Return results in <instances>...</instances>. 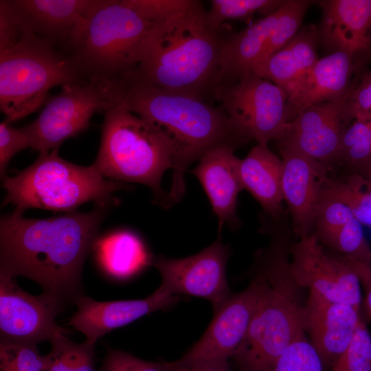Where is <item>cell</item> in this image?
Here are the masks:
<instances>
[{"label":"cell","mask_w":371,"mask_h":371,"mask_svg":"<svg viewBox=\"0 0 371 371\" xmlns=\"http://www.w3.org/2000/svg\"><path fill=\"white\" fill-rule=\"evenodd\" d=\"M109 205L47 218L14 210L0 219V274L25 276L65 305L81 294L85 260Z\"/></svg>","instance_id":"6da1fadb"},{"label":"cell","mask_w":371,"mask_h":371,"mask_svg":"<svg viewBox=\"0 0 371 371\" xmlns=\"http://www.w3.org/2000/svg\"><path fill=\"white\" fill-rule=\"evenodd\" d=\"M268 247L255 255L251 278L259 289L246 337L232 359L238 371H273L284 350L305 336L302 290L290 265L291 229L287 224L265 229Z\"/></svg>","instance_id":"7a4b0ae2"},{"label":"cell","mask_w":371,"mask_h":371,"mask_svg":"<svg viewBox=\"0 0 371 371\" xmlns=\"http://www.w3.org/2000/svg\"><path fill=\"white\" fill-rule=\"evenodd\" d=\"M120 103L160 131L172 144L170 205L183 196L184 172L191 164L215 148L236 150L251 140L234 125L221 106L198 96L129 80Z\"/></svg>","instance_id":"3957f363"},{"label":"cell","mask_w":371,"mask_h":371,"mask_svg":"<svg viewBox=\"0 0 371 371\" xmlns=\"http://www.w3.org/2000/svg\"><path fill=\"white\" fill-rule=\"evenodd\" d=\"M201 2L159 23L129 80L207 100L214 96L225 38L208 24Z\"/></svg>","instance_id":"277c9868"},{"label":"cell","mask_w":371,"mask_h":371,"mask_svg":"<svg viewBox=\"0 0 371 371\" xmlns=\"http://www.w3.org/2000/svg\"><path fill=\"white\" fill-rule=\"evenodd\" d=\"M157 24L143 17L125 0H104L85 20L65 53L87 79L128 81Z\"/></svg>","instance_id":"5b68a950"},{"label":"cell","mask_w":371,"mask_h":371,"mask_svg":"<svg viewBox=\"0 0 371 371\" xmlns=\"http://www.w3.org/2000/svg\"><path fill=\"white\" fill-rule=\"evenodd\" d=\"M103 114L100 148L93 165L108 179L148 186L153 201L169 207L168 195L161 181L165 171L172 168L170 141L120 102Z\"/></svg>","instance_id":"8992f818"},{"label":"cell","mask_w":371,"mask_h":371,"mask_svg":"<svg viewBox=\"0 0 371 371\" xmlns=\"http://www.w3.org/2000/svg\"><path fill=\"white\" fill-rule=\"evenodd\" d=\"M1 179L6 190L3 205L12 203L23 213L29 208L72 212L88 201L108 205L113 201V192L128 189L123 182L106 179L93 165L82 166L65 160L58 148L39 153L29 167Z\"/></svg>","instance_id":"52a82bcc"},{"label":"cell","mask_w":371,"mask_h":371,"mask_svg":"<svg viewBox=\"0 0 371 371\" xmlns=\"http://www.w3.org/2000/svg\"><path fill=\"white\" fill-rule=\"evenodd\" d=\"M84 79L64 52L33 34L0 52V109L12 123L38 111L49 91Z\"/></svg>","instance_id":"ba28073f"},{"label":"cell","mask_w":371,"mask_h":371,"mask_svg":"<svg viewBox=\"0 0 371 371\" xmlns=\"http://www.w3.org/2000/svg\"><path fill=\"white\" fill-rule=\"evenodd\" d=\"M124 83L84 79L62 87L46 101L37 118L25 126L31 148L47 153L86 130L93 114L120 101Z\"/></svg>","instance_id":"9c48e42d"},{"label":"cell","mask_w":371,"mask_h":371,"mask_svg":"<svg viewBox=\"0 0 371 371\" xmlns=\"http://www.w3.org/2000/svg\"><path fill=\"white\" fill-rule=\"evenodd\" d=\"M214 98L243 133L258 144L277 142L287 124V98L271 81L250 73L235 84L217 87Z\"/></svg>","instance_id":"30bf717a"},{"label":"cell","mask_w":371,"mask_h":371,"mask_svg":"<svg viewBox=\"0 0 371 371\" xmlns=\"http://www.w3.org/2000/svg\"><path fill=\"white\" fill-rule=\"evenodd\" d=\"M230 254L220 238L200 252L185 258L163 256L153 258L150 265L159 272V287L172 295H187L208 300L216 312L231 296L226 278Z\"/></svg>","instance_id":"8fae6325"},{"label":"cell","mask_w":371,"mask_h":371,"mask_svg":"<svg viewBox=\"0 0 371 371\" xmlns=\"http://www.w3.org/2000/svg\"><path fill=\"white\" fill-rule=\"evenodd\" d=\"M290 265L295 280L304 289L361 308L359 269L324 248L313 234L291 243Z\"/></svg>","instance_id":"7c38bea8"},{"label":"cell","mask_w":371,"mask_h":371,"mask_svg":"<svg viewBox=\"0 0 371 371\" xmlns=\"http://www.w3.org/2000/svg\"><path fill=\"white\" fill-rule=\"evenodd\" d=\"M65 306L55 296L32 295L15 277L0 274V341L37 345L67 333L56 322Z\"/></svg>","instance_id":"4fadbf2b"},{"label":"cell","mask_w":371,"mask_h":371,"mask_svg":"<svg viewBox=\"0 0 371 371\" xmlns=\"http://www.w3.org/2000/svg\"><path fill=\"white\" fill-rule=\"evenodd\" d=\"M258 296V285L251 278L244 290L232 293L214 313L201 337L178 360L185 363H229L246 337Z\"/></svg>","instance_id":"5bb4252c"},{"label":"cell","mask_w":371,"mask_h":371,"mask_svg":"<svg viewBox=\"0 0 371 371\" xmlns=\"http://www.w3.org/2000/svg\"><path fill=\"white\" fill-rule=\"evenodd\" d=\"M344 98L307 107L286 124L277 146L292 148L325 166H336L343 133L351 122Z\"/></svg>","instance_id":"9a60e30c"},{"label":"cell","mask_w":371,"mask_h":371,"mask_svg":"<svg viewBox=\"0 0 371 371\" xmlns=\"http://www.w3.org/2000/svg\"><path fill=\"white\" fill-rule=\"evenodd\" d=\"M4 1L24 35L33 34L66 51L85 20L104 0Z\"/></svg>","instance_id":"2e32d148"},{"label":"cell","mask_w":371,"mask_h":371,"mask_svg":"<svg viewBox=\"0 0 371 371\" xmlns=\"http://www.w3.org/2000/svg\"><path fill=\"white\" fill-rule=\"evenodd\" d=\"M315 2L322 12L319 45L329 54H346L361 68L371 59V0Z\"/></svg>","instance_id":"e0dca14e"},{"label":"cell","mask_w":371,"mask_h":371,"mask_svg":"<svg viewBox=\"0 0 371 371\" xmlns=\"http://www.w3.org/2000/svg\"><path fill=\"white\" fill-rule=\"evenodd\" d=\"M282 161V188L291 218L293 234L298 239L313 232L315 214L328 169L290 148L278 146Z\"/></svg>","instance_id":"ac0fdd59"},{"label":"cell","mask_w":371,"mask_h":371,"mask_svg":"<svg viewBox=\"0 0 371 371\" xmlns=\"http://www.w3.org/2000/svg\"><path fill=\"white\" fill-rule=\"evenodd\" d=\"M361 319L360 309L308 291L304 308V331L324 368L331 369L348 348Z\"/></svg>","instance_id":"d6986e66"},{"label":"cell","mask_w":371,"mask_h":371,"mask_svg":"<svg viewBox=\"0 0 371 371\" xmlns=\"http://www.w3.org/2000/svg\"><path fill=\"white\" fill-rule=\"evenodd\" d=\"M180 300V296L170 295L159 286L141 300L100 302L80 295L74 300L77 310L67 324L82 333L86 341L95 344L106 333L150 313L167 309Z\"/></svg>","instance_id":"ffe728a7"},{"label":"cell","mask_w":371,"mask_h":371,"mask_svg":"<svg viewBox=\"0 0 371 371\" xmlns=\"http://www.w3.org/2000/svg\"><path fill=\"white\" fill-rule=\"evenodd\" d=\"M233 148L220 147L205 154L191 172L202 185L218 221V231L225 224L237 229L240 221L236 215L238 193L243 190L238 159Z\"/></svg>","instance_id":"44dd1931"},{"label":"cell","mask_w":371,"mask_h":371,"mask_svg":"<svg viewBox=\"0 0 371 371\" xmlns=\"http://www.w3.org/2000/svg\"><path fill=\"white\" fill-rule=\"evenodd\" d=\"M359 69L346 54L335 52L319 58L293 95L287 100L286 118L292 121L311 106L344 98Z\"/></svg>","instance_id":"7402d4cb"},{"label":"cell","mask_w":371,"mask_h":371,"mask_svg":"<svg viewBox=\"0 0 371 371\" xmlns=\"http://www.w3.org/2000/svg\"><path fill=\"white\" fill-rule=\"evenodd\" d=\"M318 45L317 27L305 25L282 49L256 64L251 73L277 85L288 100L319 59Z\"/></svg>","instance_id":"603a6c76"},{"label":"cell","mask_w":371,"mask_h":371,"mask_svg":"<svg viewBox=\"0 0 371 371\" xmlns=\"http://www.w3.org/2000/svg\"><path fill=\"white\" fill-rule=\"evenodd\" d=\"M243 190L260 204L263 215L280 221L286 214L282 207V161L267 145L258 144L239 163Z\"/></svg>","instance_id":"cb8c5ba5"},{"label":"cell","mask_w":371,"mask_h":371,"mask_svg":"<svg viewBox=\"0 0 371 371\" xmlns=\"http://www.w3.org/2000/svg\"><path fill=\"white\" fill-rule=\"evenodd\" d=\"M279 9L225 38L216 88L231 86L251 73L276 23Z\"/></svg>","instance_id":"d4e9b609"},{"label":"cell","mask_w":371,"mask_h":371,"mask_svg":"<svg viewBox=\"0 0 371 371\" xmlns=\"http://www.w3.org/2000/svg\"><path fill=\"white\" fill-rule=\"evenodd\" d=\"M94 249L103 269L120 279L130 278L150 265L141 239L128 231L117 232L98 239Z\"/></svg>","instance_id":"484cf974"},{"label":"cell","mask_w":371,"mask_h":371,"mask_svg":"<svg viewBox=\"0 0 371 371\" xmlns=\"http://www.w3.org/2000/svg\"><path fill=\"white\" fill-rule=\"evenodd\" d=\"M45 356L47 371H97L94 368L95 345L87 341L77 344L65 334L51 341Z\"/></svg>","instance_id":"4316f807"},{"label":"cell","mask_w":371,"mask_h":371,"mask_svg":"<svg viewBox=\"0 0 371 371\" xmlns=\"http://www.w3.org/2000/svg\"><path fill=\"white\" fill-rule=\"evenodd\" d=\"M326 189L345 203L361 224L371 225V183L361 175L350 173L341 179L329 176Z\"/></svg>","instance_id":"83f0119b"},{"label":"cell","mask_w":371,"mask_h":371,"mask_svg":"<svg viewBox=\"0 0 371 371\" xmlns=\"http://www.w3.org/2000/svg\"><path fill=\"white\" fill-rule=\"evenodd\" d=\"M361 223L355 218L346 223L333 238L323 247L355 265L360 277L371 265V249Z\"/></svg>","instance_id":"f1b7e54d"},{"label":"cell","mask_w":371,"mask_h":371,"mask_svg":"<svg viewBox=\"0 0 371 371\" xmlns=\"http://www.w3.org/2000/svg\"><path fill=\"white\" fill-rule=\"evenodd\" d=\"M284 0H212L206 16L209 25L215 30L229 20H247L256 13L267 16L284 3Z\"/></svg>","instance_id":"f546056e"},{"label":"cell","mask_w":371,"mask_h":371,"mask_svg":"<svg viewBox=\"0 0 371 371\" xmlns=\"http://www.w3.org/2000/svg\"><path fill=\"white\" fill-rule=\"evenodd\" d=\"M352 218L355 217L350 208L326 189L325 183L316 208L312 232L319 243L323 247L327 245Z\"/></svg>","instance_id":"4dcf8cb0"},{"label":"cell","mask_w":371,"mask_h":371,"mask_svg":"<svg viewBox=\"0 0 371 371\" xmlns=\"http://www.w3.org/2000/svg\"><path fill=\"white\" fill-rule=\"evenodd\" d=\"M314 2L308 0L284 1L279 9L276 23L257 63L282 49L297 34L308 8Z\"/></svg>","instance_id":"1f68e13d"},{"label":"cell","mask_w":371,"mask_h":371,"mask_svg":"<svg viewBox=\"0 0 371 371\" xmlns=\"http://www.w3.org/2000/svg\"><path fill=\"white\" fill-rule=\"evenodd\" d=\"M1 371H47L37 345L0 341Z\"/></svg>","instance_id":"d6a6232c"},{"label":"cell","mask_w":371,"mask_h":371,"mask_svg":"<svg viewBox=\"0 0 371 371\" xmlns=\"http://www.w3.org/2000/svg\"><path fill=\"white\" fill-rule=\"evenodd\" d=\"M324 369L316 350L304 336L284 350L273 371H324Z\"/></svg>","instance_id":"836d02e7"},{"label":"cell","mask_w":371,"mask_h":371,"mask_svg":"<svg viewBox=\"0 0 371 371\" xmlns=\"http://www.w3.org/2000/svg\"><path fill=\"white\" fill-rule=\"evenodd\" d=\"M331 371H371V335L362 319L351 343Z\"/></svg>","instance_id":"e575fe53"},{"label":"cell","mask_w":371,"mask_h":371,"mask_svg":"<svg viewBox=\"0 0 371 371\" xmlns=\"http://www.w3.org/2000/svg\"><path fill=\"white\" fill-rule=\"evenodd\" d=\"M344 101L349 121L371 122V70L361 71L359 76L352 80Z\"/></svg>","instance_id":"d590c367"},{"label":"cell","mask_w":371,"mask_h":371,"mask_svg":"<svg viewBox=\"0 0 371 371\" xmlns=\"http://www.w3.org/2000/svg\"><path fill=\"white\" fill-rule=\"evenodd\" d=\"M146 19L159 23L192 8L194 0H125Z\"/></svg>","instance_id":"8d00e7d4"},{"label":"cell","mask_w":371,"mask_h":371,"mask_svg":"<svg viewBox=\"0 0 371 371\" xmlns=\"http://www.w3.org/2000/svg\"><path fill=\"white\" fill-rule=\"evenodd\" d=\"M4 120L0 124V175L5 176L7 166L18 152L32 146L31 139L25 126L14 128Z\"/></svg>","instance_id":"74e56055"},{"label":"cell","mask_w":371,"mask_h":371,"mask_svg":"<svg viewBox=\"0 0 371 371\" xmlns=\"http://www.w3.org/2000/svg\"><path fill=\"white\" fill-rule=\"evenodd\" d=\"M97 371H167L164 362L149 361L125 351L108 348Z\"/></svg>","instance_id":"f35d334b"},{"label":"cell","mask_w":371,"mask_h":371,"mask_svg":"<svg viewBox=\"0 0 371 371\" xmlns=\"http://www.w3.org/2000/svg\"><path fill=\"white\" fill-rule=\"evenodd\" d=\"M25 36L11 15L4 0H1L0 52L12 47Z\"/></svg>","instance_id":"ab89813d"},{"label":"cell","mask_w":371,"mask_h":371,"mask_svg":"<svg viewBox=\"0 0 371 371\" xmlns=\"http://www.w3.org/2000/svg\"><path fill=\"white\" fill-rule=\"evenodd\" d=\"M167 371H231L229 363L165 361Z\"/></svg>","instance_id":"60d3db41"},{"label":"cell","mask_w":371,"mask_h":371,"mask_svg":"<svg viewBox=\"0 0 371 371\" xmlns=\"http://www.w3.org/2000/svg\"><path fill=\"white\" fill-rule=\"evenodd\" d=\"M364 288V305L367 313L371 317V265L360 278Z\"/></svg>","instance_id":"b9f144b4"},{"label":"cell","mask_w":371,"mask_h":371,"mask_svg":"<svg viewBox=\"0 0 371 371\" xmlns=\"http://www.w3.org/2000/svg\"><path fill=\"white\" fill-rule=\"evenodd\" d=\"M352 173H356L361 175L371 183V159L360 166Z\"/></svg>","instance_id":"7bdbcfd3"}]
</instances>
